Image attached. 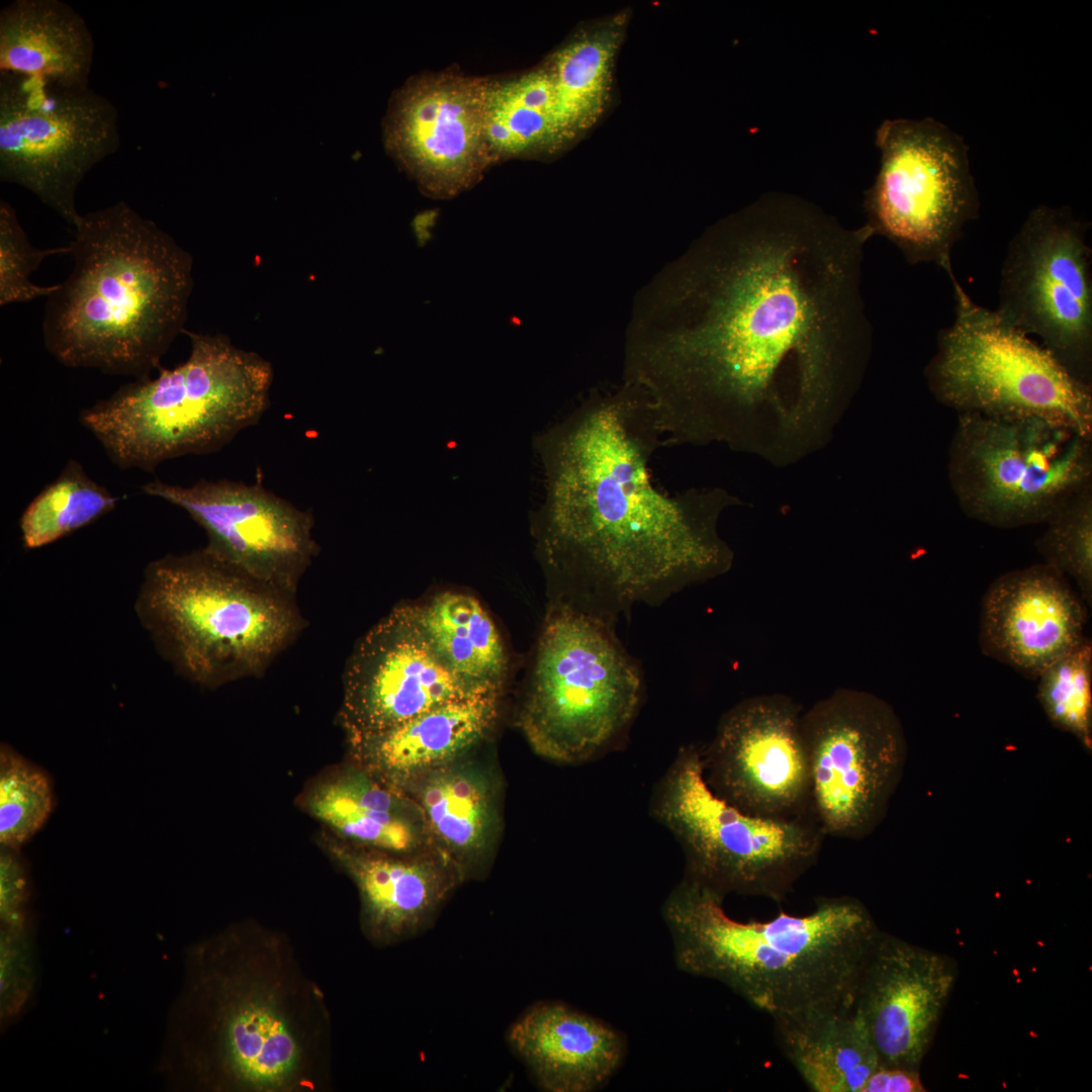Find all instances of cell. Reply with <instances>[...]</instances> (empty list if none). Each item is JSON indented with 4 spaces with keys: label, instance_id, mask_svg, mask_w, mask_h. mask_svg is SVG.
<instances>
[{
    "label": "cell",
    "instance_id": "13",
    "mask_svg": "<svg viewBox=\"0 0 1092 1092\" xmlns=\"http://www.w3.org/2000/svg\"><path fill=\"white\" fill-rule=\"evenodd\" d=\"M809 813L824 836L859 840L885 819L908 757L903 724L879 696L839 688L801 716Z\"/></svg>",
    "mask_w": 1092,
    "mask_h": 1092
},
{
    "label": "cell",
    "instance_id": "6",
    "mask_svg": "<svg viewBox=\"0 0 1092 1092\" xmlns=\"http://www.w3.org/2000/svg\"><path fill=\"white\" fill-rule=\"evenodd\" d=\"M134 611L159 655L182 677L211 690L263 675L307 624L296 596L204 547L151 561Z\"/></svg>",
    "mask_w": 1092,
    "mask_h": 1092
},
{
    "label": "cell",
    "instance_id": "21",
    "mask_svg": "<svg viewBox=\"0 0 1092 1092\" xmlns=\"http://www.w3.org/2000/svg\"><path fill=\"white\" fill-rule=\"evenodd\" d=\"M1086 607L1067 577L1045 563L1004 573L982 600V651L1037 678L1087 638Z\"/></svg>",
    "mask_w": 1092,
    "mask_h": 1092
},
{
    "label": "cell",
    "instance_id": "10",
    "mask_svg": "<svg viewBox=\"0 0 1092 1092\" xmlns=\"http://www.w3.org/2000/svg\"><path fill=\"white\" fill-rule=\"evenodd\" d=\"M952 323L924 368L929 391L959 414L1037 418L1092 436V386L1038 342L976 302L956 274Z\"/></svg>",
    "mask_w": 1092,
    "mask_h": 1092
},
{
    "label": "cell",
    "instance_id": "18",
    "mask_svg": "<svg viewBox=\"0 0 1092 1092\" xmlns=\"http://www.w3.org/2000/svg\"><path fill=\"white\" fill-rule=\"evenodd\" d=\"M486 82L447 69L413 76L393 93L384 145L427 195L453 197L493 164L484 136Z\"/></svg>",
    "mask_w": 1092,
    "mask_h": 1092
},
{
    "label": "cell",
    "instance_id": "7",
    "mask_svg": "<svg viewBox=\"0 0 1092 1092\" xmlns=\"http://www.w3.org/2000/svg\"><path fill=\"white\" fill-rule=\"evenodd\" d=\"M187 335L184 362L134 379L80 413L118 468L151 472L171 459L216 452L268 410L269 361L222 335Z\"/></svg>",
    "mask_w": 1092,
    "mask_h": 1092
},
{
    "label": "cell",
    "instance_id": "9",
    "mask_svg": "<svg viewBox=\"0 0 1092 1092\" xmlns=\"http://www.w3.org/2000/svg\"><path fill=\"white\" fill-rule=\"evenodd\" d=\"M650 812L680 845L686 877L723 897L782 901L815 864L825 838L810 813L761 818L716 796L694 745L680 748L656 785Z\"/></svg>",
    "mask_w": 1092,
    "mask_h": 1092
},
{
    "label": "cell",
    "instance_id": "28",
    "mask_svg": "<svg viewBox=\"0 0 1092 1092\" xmlns=\"http://www.w3.org/2000/svg\"><path fill=\"white\" fill-rule=\"evenodd\" d=\"M484 136L493 163L549 156L572 142L561 122L554 82L544 63L514 77L487 78Z\"/></svg>",
    "mask_w": 1092,
    "mask_h": 1092
},
{
    "label": "cell",
    "instance_id": "20",
    "mask_svg": "<svg viewBox=\"0 0 1092 1092\" xmlns=\"http://www.w3.org/2000/svg\"><path fill=\"white\" fill-rule=\"evenodd\" d=\"M956 979V964L947 956L880 932L852 1008L863 1019L881 1064L918 1070Z\"/></svg>",
    "mask_w": 1092,
    "mask_h": 1092
},
{
    "label": "cell",
    "instance_id": "15",
    "mask_svg": "<svg viewBox=\"0 0 1092 1092\" xmlns=\"http://www.w3.org/2000/svg\"><path fill=\"white\" fill-rule=\"evenodd\" d=\"M1067 206L1033 208L1009 242L994 308L1092 386V248Z\"/></svg>",
    "mask_w": 1092,
    "mask_h": 1092
},
{
    "label": "cell",
    "instance_id": "19",
    "mask_svg": "<svg viewBox=\"0 0 1092 1092\" xmlns=\"http://www.w3.org/2000/svg\"><path fill=\"white\" fill-rule=\"evenodd\" d=\"M433 645L418 605L394 607L355 645L337 721L346 735L385 730L475 693Z\"/></svg>",
    "mask_w": 1092,
    "mask_h": 1092
},
{
    "label": "cell",
    "instance_id": "33",
    "mask_svg": "<svg viewBox=\"0 0 1092 1092\" xmlns=\"http://www.w3.org/2000/svg\"><path fill=\"white\" fill-rule=\"evenodd\" d=\"M55 804L48 771L1 743L0 846L20 850L43 828Z\"/></svg>",
    "mask_w": 1092,
    "mask_h": 1092
},
{
    "label": "cell",
    "instance_id": "1",
    "mask_svg": "<svg viewBox=\"0 0 1092 1092\" xmlns=\"http://www.w3.org/2000/svg\"><path fill=\"white\" fill-rule=\"evenodd\" d=\"M864 224L766 193L704 246L689 322L638 349L632 383L665 443H725L789 462L827 436L872 349L861 295Z\"/></svg>",
    "mask_w": 1092,
    "mask_h": 1092
},
{
    "label": "cell",
    "instance_id": "22",
    "mask_svg": "<svg viewBox=\"0 0 1092 1092\" xmlns=\"http://www.w3.org/2000/svg\"><path fill=\"white\" fill-rule=\"evenodd\" d=\"M317 842L354 884L360 929L378 947L427 930L465 882L456 863L438 847L412 854L388 853L348 844L323 829Z\"/></svg>",
    "mask_w": 1092,
    "mask_h": 1092
},
{
    "label": "cell",
    "instance_id": "29",
    "mask_svg": "<svg viewBox=\"0 0 1092 1092\" xmlns=\"http://www.w3.org/2000/svg\"><path fill=\"white\" fill-rule=\"evenodd\" d=\"M776 1026L786 1057L814 1092H861L881 1064L868 1027L853 1008Z\"/></svg>",
    "mask_w": 1092,
    "mask_h": 1092
},
{
    "label": "cell",
    "instance_id": "37",
    "mask_svg": "<svg viewBox=\"0 0 1092 1092\" xmlns=\"http://www.w3.org/2000/svg\"><path fill=\"white\" fill-rule=\"evenodd\" d=\"M1 1025L6 1028L27 1009L36 986V960L32 923L1 927Z\"/></svg>",
    "mask_w": 1092,
    "mask_h": 1092
},
{
    "label": "cell",
    "instance_id": "12",
    "mask_svg": "<svg viewBox=\"0 0 1092 1092\" xmlns=\"http://www.w3.org/2000/svg\"><path fill=\"white\" fill-rule=\"evenodd\" d=\"M876 144L881 167L866 193L867 224L910 264L954 273L952 250L980 206L963 139L931 117L887 119Z\"/></svg>",
    "mask_w": 1092,
    "mask_h": 1092
},
{
    "label": "cell",
    "instance_id": "23",
    "mask_svg": "<svg viewBox=\"0 0 1092 1092\" xmlns=\"http://www.w3.org/2000/svg\"><path fill=\"white\" fill-rule=\"evenodd\" d=\"M503 779L492 760L476 750L430 770L401 792L423 811L436 847L460 870L464 881L489 871L503 832Z\"/></svg>",
    "mask_w": 1092,
    "mask_h": 1092
},
{
    "label": "cell",
    "instance_id": "25",
    "mask_svg": "<svg viewBox=\"0 0 1092 1092\" xmlns=\"http://www.w3.org/2000/svg\"><path fill=\"white\" fill-rule=\"evenodd\" d=\"M500 693H475L385 730L346 735L347 759L401 791L418 777L475 751L496 723Z\"/></svg>",
    "mask_w": 1092,
    "mask_h": 1092
},
{
    "label": "cell",
    "instance_id": "36",
    "mask_svg": "<svg viewBox=\"0 0 1092 1092\" xmlns=\"http://www.w3.org/2000/svg\"><path fill=\"white\" fill-rule=\"evenodd\" d=\"M71 249L58 247L40 250L33 247L17 218L13 206L0 200V305L25 302L50 296L59 284L39 286L30 281V275L42 260Z\"/></svg>",
    "mask_w": 1092,
    "mask_h": 1092
},
{
    "label": "cell",
    "instance_id": "2",
    "mask_svg": "<svg viewBox=\"0 0 1092 1092\" xmlns=\"http://www.w3.org/2000/svg\"><path fill=\"white\" fill-rule=\"evenodd\" d=\"M664 444L647 397L631 383L534 438L545 492L532 527L545 567L573 589L559 600L614 623L636 604L662 602L731 568L718 522L737 499L721 488L657 489L648 464Z\"/></svg>",
    "mask_w": 1092,
    "mask_h": 1092
},
{
    "label": "cell",
    "instance_id": "31",
    "mask_svg": "<svg viewBox=\"0 0 1092 1092\" xmlns=\"http://www.w3.org/2000/svg\"><path fill=\"white\" fill-rule=\"evenodd\" d=\"M419 607L424 627L447 665L476 688L503 691L509 656L480 602L464 593L445 592Z\"/></svg>",
    "mask_w": 1092,
    "mask_h": 1092
},
{
    "label": "cell",
    "instance_id": "34",
    "mask_svg": "<svg viewBox=\"0 0 1092 1092\" xmlns=\"http://www.w3.org/2000/svg\"><path fill=\"white\" fill-rule=\"evenodd\" d=\"M1037 699L1059 729L1092 746V644L1087 637L1076 649L1038 675Z\"/></svg>",
    "mask_w": 1092,
    "mask_h": 1092
},
{
    "label": "cell",
    "instance_id": "24",
    "mask_svg": "<svg viewBox=\"0 0 1092 1092\" xmlns=\"http://www.w3.org/2000/svg\"><path fill=\"white\" fill-rule=\"evenodd\" d=\"M296 805L323 830L354 846L395 854L436 847L417 802L350 759L307 782Z\"/></svg>",
    "mask_w": 1092,
    "mask_h": 1092
},
{
    "label": "cell",
    "instance_id": "27",
    "mask_svg": "<svg viewBox=\"0 0 1092 1092\" xmlns=\"http://www.w3.org/2000/svg\"><path fill=\"white\" fill-rule=\"evenodd\" d=\"M95 42L61 0H14L0 11V73L64 87L89 86Z\"/></svg>",
    "mask_w": 1092,
    "mask_h": 1092
},
{
    "label": "cell",
    "instance_id": "16",
    "mask_svg": "<svg viewBox=\"0 0 1092 1092\" xmlns=\"http://www.w3.org/2000/svg\"><path fill=\"white\" fill-rule=\"evenodd\" d=\"M141 489L186 512L203 529L210 553L286 594L296 596L320 552L311 512L261 483L201 479L185 486L156 479Z\"/></svg>",
    "mask_w": 1092,
    "mask_h": 1092
},
{
    "label": "cell",
    "instance_id": "14",
    "mask_svg": "<svg viewBox=\"0 0 1092 1092\" xmlns=\"http://www.w3.org/2000/svg\"><path fill=\"white\" fill-rule=\"evenodd\" d=\"M120 146L104 95L0 73V180L25 188L74 228L82 180Z\"/></svg>",
    "mask_w": 1092,
    "mask_h": 1092
},
{
    "label": "cell",
    "instance_id": "32",
    "mask_svg": "<svg viewBox=\"0 0 1092 1092\" xmlns=\"http://www.w3.org/2000/svg\"><path fill=\"white\" fill-rule=\"evenodd\" d=\"M75 459L26 506L19 519L23 546L37 549L95 522L118 503Z\"/></svg>",
    "mask_w": 1092,
    "mask_h": 1092
},
{
    "label": "cell",
    "instance_id": "26",
    "mask_svg": "<svg viewBox=\"0 0 1092 1092\" xmlns=\"http://www.w3.org/2000/svg\"><path fill=\"white\" fill-rule=\"evenodd\" d=\"M507 1039L548 1092H592L614 1075L626 1054L625 1039L609 1023L558 1001L529 1007Z\"/></svg>",
    "mask_w": 1092,
    "mask_h": 1092
},
{
    "label": "cell",
    "instance_id": "35",
    "mask_svg": "<svg viewBox=\"0 0 1092 1092\" xmlns=\"http://www.w3.org/2000/svg\"><path fill=\"white\" fill-rule=\"evenodd\" d=\"M1035 546L1045 564L1072 577L1092 605V485L1066 502L1045 523Z\"/></svg>",
    "mask_w": 1092,
    "mask_h": 1092
},
{
    "label": "cell",
    "instance_id": "3",
    "mask_svg": "<svg viewBox=\"0 0 1092 1092\" xmlns=\"http://www.w3.org/2000/svg\"><path fill=\"white\" fill-rule=\"evenodd\" d=\"M155 1071L180 1092H321L332 1016L288 935L256 920L188 945Z\"/></svg>",
    "mask_w": 1092,
    "mask_h": 1092
},
{
    "label": "cell",
    "instance_id": "17",
    "mask_svg": "<svg viewBox=\"0 0 1092 1092\" xmlns=\"http://www.w3.org/2000/svg\"><path fill=\"white\" fill-rule=\"evenodd\" d=\"M802 713L800 705L783 694L752 696L725 712L702 750L712 792L756 817L808 814L810 769Z\"/></svg>",
    "mask_w": 1092,
    "mask_h": 1092
},
{
    "label": "cell",
    "instance_id": "30",
    "mask_svg": "<svg viewBox=\"0 0 1092 1092\" xmlns=\"http://www.w3.org/2000/svg\"><path fill=\"white\" fill-rule=\"evenodd\" d=\"M626 25L627 14L619 13L583 26L544 62L554 82L561 122L572 141L593 127L611 102Z\"/></svg>",
    "mask_w": 1092,
    "mask_h": 1092
},
{
    "label": "cell",
    "instance_id": "39",
    "mask_svg": "<svg viewBox=\"0 0 1092 1092\" xmlns=\"http://www.w3.org/2000/svg\"><path fill=\"white\" fill-rule=\"evenodd\" d=\"M925 1088L918 1070L880 1064L868 1078L861 1092H922Z\"/></svg>",
    "mask_w": 1092,
    "mask_h": 1092
},
{
    "label": "cell",
    "instance_id": "5",
    "mask_svg": "<svg viewBox=\"0 0 1092 1092\" xmlns=\"http://www.w3.org/2000/svg\"><path fill=\"white\" fill-rule=\"evenodd\" d=\"M73 229V270L44 309L47 350L66 367L150 377L183 330L191 256L123 201Z\"/></svg>",
    "mask_w": 1092,
    "mask_h": 1092
},
{
    "label": "cell",
    "instance_id": "11",
    "mask_svg": "<svg viewBox=\"0 0 1092 1092\" xmlns=\"http://www.w3.org/2000/svg\"><path fill=\"white\" fill-rule=\"evenodd\" d=\"M946 469L969 518L1003 529L1044 524L1092 485V436L1037 418L959 414Z\"/></svg>",
    "mask_w": 1092,
    "mask_h": 1092
},
{
    "label": "cell",
    "instance_id": "38",
    "mask_svg": "<svg viewBox=\"0 0 1092 1092\" xmlns=\"http://www.w3.org/2000/svg\"><path fill=\"white\" fill-rule=\"evenodd\" d=\"M30 896V878L20 850L0 846L1 927L16 928L32 923Z\"/></svg>",
    "mask_w": 1092,
    "mask_h": 1092
},
{
    "label": "cell",
    "instance_id": "4",
    "mask_svg": "<svg viewBox=\"0 0 1092 1092\" xmlns=\"http://www.w3.org/2000/svg\"><path fill=\"white\" fill-rule=\"evenodd\" d=\"M724 897L685 878L662 906L679 970L719 981L776 1024L853 1007L857 983L880 934L850 896L816 901L806 915L759 922L729 917Z\"/></svg>",
    "mask_w": 1092,
    "mask_h": 1092
},
{
    "label": "cell",
    "instance_id": "8",
    "mask_svg": "<svg viewBox=\"0 0 1092 1092\" xmlns=\"http://www.w3.org/2000/svg\"><path fill=\"white\" fill-rule=\"evenodd\" d=\"M643 696L639 664L614 623L562 600L550 605L537 641L518 726L540 756L592 760L623 740Z\"/></svg>",
    "mask_w": 1092,
    "mask_h": 1092
}]
</instances>
